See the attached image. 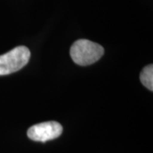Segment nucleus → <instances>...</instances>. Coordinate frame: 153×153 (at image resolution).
<instances>
[{
    "label": "nucleus",
    "mask_w": 153,
    "mask_h": 153,
    "mask_svg": "<svg viewBox=\"0 0 153 153\" xmlns=\"http://www.w3.org/2000/svg\"><path fill=\"white\" fill-rule=\"evenodd\" d=\"M70 55L79 66H88L98 61L104 55V48L88 39H79L71 45Z\"/></svg>",
    "instance_id": "nucleus-1"
},
{
    "label": "nucleus",
    "mask_w": 153,
    "mask_h": 153,
    "mask_svg": "<svg viewBox=\"0 0 153 153\" xmlns=\"http://www.w3.org/2000/svg\"><path fill=\"white\" fill-rule=\"evenodd\" d=\"M30 57V50L26 46H18L0 55V76L9 75L21 70L27 64Z\"/></svg>",
    "instance_id": "nucleus-2"
},
{
    "label": "nucleus",
    "mask_w": 153,
    "mask_h": 153,
    "mask_svg": "<svg viewBox=\"0 0 153 153\" xmlns=\"http://www.w3.org/2000/svg\"><path fill=\"white\" fill-rule=\"evenodd\" d=\"M63 128L55 121L44 122L32 126L27 130V136L34 141L46 142L60 136Z\"/></svg>",
    "instance_id": "nucleus-3"
},
{
    "label": "nucleus",
    "mask_w": 153,
    "mask_h": 153,
    "mask_svg": "<svg viewBox=\"0 0 153 153\" xmlns=\"http://www.w3.org/2000/svg\"><path fill=\"white\" fill-rule=\"evenodd\" d=\"M140 82L149 90H153V66L152 64L143 68L140 76Z\"/></svg>",
    "instance_id": "nucleus-4"
}]
</instances>
